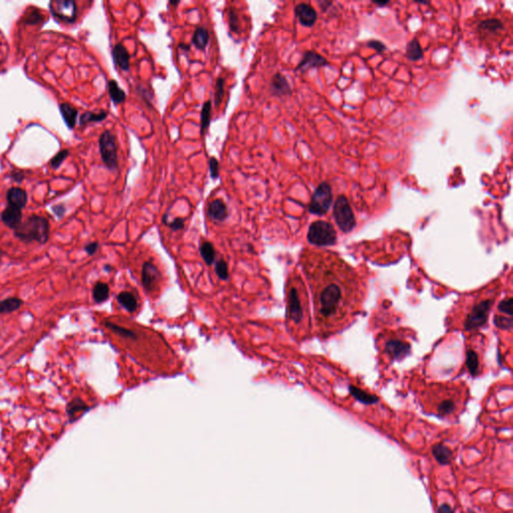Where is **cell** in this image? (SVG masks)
<instances>
[{
    "mask_svg": "<svg viewBox=\"0 0 513 513\" xmlns=\"http://www.w3.org/2000/svg\"><path fill=\"white\" fill-rule=\"evenodd\" d=\"M304 261L314 297L317 333L326 339L343 331L361 313L366 281L334 252L315 250Z\"/></svg>",
    "mask_w": 513,
    "mask_h": 513,
    "instance_id": "1",
    "label": "cell"
},
{
    "mask_svg": "<svg viewBox=\"0 0 513 513\" xmlns=\"http://www.w3.org/2000/svg\"><path fill=\"white\" fill-rule=\"evenodd\" d=\"M463 384H430L423 391V397L433 404L434 411L441 417L450 416L458 411L459 403L467 389Z\"/></svg>",
    "mask_w": 513,
    "mask_h": 513,
    "instance_id": "2",
    "label": "cell"
},
{
    "mask_svg": "<svg viewBox=\"0 0 513 513\" xmlns=\"http://www.w3.org/2000/svg\"><path fill=\"white\" fill-rule=\"evenodd\" d=\"M495 296L494 291L474 296L472 302L467 305V309H465V317L460 326L469 331L484 325L488 319Z\"/></svg>",
    "mask_w": 513,
    "mask_h": 513,
    "instance_id": "3",
    "label": "cell"
},
{
    "mask_svg": "<svg viewBox=\"0 0 513 513\" xmlns=\"http://www.w3.org/2000/svg\"><path fill=\"white\" fill-rule=\"evenodd\" d=\"M14 236L24 244L35 242L45 245L49 240V222L42 215H29L14 230Z\"/></svg>",
    "mask_w": 513,
    "mask_h": 513,
    "instance_id": "4",
    "label": "cell"
},
{
    "mask_svg": "<svg viewBox=\"0 0 513 513\" xmlns=\"http://www.w3.org/2000/svg\"><path fill=\"white\" fill-rule=\"evenodd\" d=\"M303 286L292 285L288 292V315L295 326L309 327V311L307 295Z\"/></svg>",
    "mask_w": 513,
    "mask_h": 513,
    "instance_id": "5",
    "label": "cell"
},
{
    "mask_svg": "<svg viewBox=\"0 0 513 513\" xmlns=\"http://www.w3.org/2000/svg\"><path fill=\"white\" fill-rule=\"evenodd\" d=\"M333 214L338 227L343 232L348 233L352 231L356 225L355 215L348 199L345 195H339L334 204Z\"/></svg>",
    "mask_w": 513,
    "mask_h": 513,
    "instance_id": "6",
    "label": "cell"
},
{
    "mask_svg": "<svg viewBox=\"0 0 513 513\" xmlns=\"http://www.w3.org/2000/svg\"><path fill=\"white\" fill-rule=\"evenodd\" d=\"M100 151L103 163L110 171H114L119 167L116 139L109 130H105L100 137Z\"/></svg>",
    "mask_w": 513,
    "mask_h": 513,
    "instance_id": "7",
    "label": "cell"
},
{
    "mask_svg": "<svg viewBox=\"0 0 513 513\" xmlns=\"http://www.w3.org/2000/svg\"><path fill=\"white\" fill-rule=\"evenodd\" d=\"M336 231L334 227L325 221L314 222L309 229L308 240L311 244L317 246L333 245L336 242Z\"/></svg>",
    "mask_w": 513,
    "mask_h": 513,
    "instance_id": "8",
    "label": "cell"
},
{
    "mask_svg": "<svg viewBox=\"0 0 513 513\" xmlns=\"http://www.w3.org/2000/svg\"><path fill=\"white\" fill-rule=\"evenodd\" d=\"M333 202V192L331 186L323 182L317 187L315 192L312 195L311 202L309 204V212L311 214L323 215L326 214Z\"/></svg>",
    "mask_w": 513,
    "mask_h": 513,
    "instance_id": "9",
    "label": "cell"
},
{
    "mask_svg": "<svg viewBox=\"0 0 513 513\" xmlns=\"http://www.w3.org/2000/svg\"><path fill=\"white\" fill-rule=\"evenodd\" d=\"M51 14L61 22L73 23L77 17V5L73 0H53L49 2Z\"/></svg>",
    "mask_w": 513,
    "mask_h": 513,
    "instance_id": "10",
    "label": "cell"
},
{
    "mask_svg": "<svg viewBox=\"0 0 513 513\" xmlns=\"http://www.w3.org/2000/svg\"><path fill=\"white\" fill-rule=\"evenodd\" d=\"M409 343L401 340L398 337H390L384 342L383 351L384 355L388 356L392 360L400 359L409 351Z\"/></svg>",
    "mask_w": 513,
    "mask_h": 513,
    "instance_id": "11",
    "label": "cell"
},
{
    "mask_svg": "<svg viewBox=\"0 0 513 513\" xmlns=\"http://www.w3.org/2000/svg\"><path fill=\"white\" fill-rule=\"evenodd\" d=\"M328 61L322 56L319 53L313 50H308L304 53L302 61L298 64L296 70L305 72L308 69L311 68H316V67H322V66H327Z\"/></svg>",
    "mask_w": 513,
    "mask_h": 513,
    "instance_id": "12",
    "label": "cell"
},
{
    "mask_svg": "<svg viewBox=\"0 0 513 513\" xmlns=\"http://www.w3.org/2000/svg\"><path fill=\"white\" fill-rule=\"evenodd\" d=\"M296 16L300 23L306 27H312L318 18L317 11L307 3H300L295 8Z\"/></svg>",
    "mask_w": 513,
    "mask_h": 513,
    "instance_id": "13",
    "label": "cell"
},
{
    "mask_svg": "<svg viewBox=\"0 0 513 513\" xmlns=\"http://www.w3.org/2000/svg\"><path fill=\"white\" fill-rule=\"evenodd\" d=\"M22 210H19L17 208L7 206L2 213L0 214V220L1 222L9 229L15 230L19 227V225L22 223Z\"/></svg>",
    "mask_w": 513,
    "mask_h": 513,
    "instance_id": "14",
    "label": "cell"
},
{
    "mask_svg": "<svg viewBox=\"0 0 513 513\" xmlns=\"http://www.w3.org/2000/svg\"><path fill=\"white\" fill-rule=\"evenodd\" d=\"M89 410V406L81 397H75L70 400L65 407V413L70 423L75 422L83 414Z\"/></svg>",
    "mask_w": 513,
    "mask_h": 513,
    "instance_id": "15",
    "label": "cell"
},
{
    "mask_svg": "<svg viewBox=\"0 0 513 513\" xmlns=\"http://www.w3.org/2000/svg\"><path fill=\"white\" fill-rule=\"evenodd\" d=\"M159 278H160V273L156 267L152 263H146L143 267L142 281L144 287L148 292H151L154 290Z\"/></svg>",
    "mask_w": 513,
    "mask_h": 513,
    "instance_id": "16",
    "label": "cell"
},
{
    "mask_svg": "<svg viewBox=\"0 0 513 513\" xmlns=\"http://www.w3.org/2000/svg\"><path fill=\"white\" fill-rule=\"evenodd\" d=\"M6 201L8 206L22 210L27 205L28 195L22 188H11L6 192Z\"/></svg>",
    "mask_w": 513,
    "mask_h": 513,
    "instance_id": "17",
    "label": "cell"
},
{
    "mask_svg": "<svg viewBox=\"0 0 513 513\" xmlns=\"http://www.w3.org/2000/svg\"><path fill=\"white\" fill-rule=\"evenodd\" d=\"M112 57L115 64L122 69L127 71L129 69V53L124 44L117 43L112 48Z\"/></svg>",
    "mask_w": 513,
    "mask_h": 513,
    "instance_id": "18",
    "label": "cell"
},
{
    "mask_svg": "<svg viewBox=\"0 0 513 513\" xmlns=\"http://www.w3.org/2000/svg\"><path fill=\"white\" fill-rule=\"evenodd\" d=\"M272 90L275 95L278 96H285V95H290L292 93V88L286 78L285 75L282 73H276L273 78H272Z\"/></svg>",
    "mask_w": 513,
    "mask_h": 513,
    "instance_id": "19",
    "label": "cell"
},
{
    "mask_svg": "<svg viewBox=\"0 0 513 513\" xmlns=\"http://www.w3.org/2000/svg\"><path fill=\"white\" fill-rule=\"evenodd\" d=\"M432 454L436 461L441 465H449L453 459V453L451 449L442 443L433 445Z\"/></svg>",
    "mask_w": 513,
    "mask_h": 513,
    "instance_id": "20",
    "label": "cell"
},
{
    "mask_svg": "<svg viewBox=\"0 0 513 513\" xmlns=\"http://www.w3.org/2000/svg\"><path fill=\"white\" fill-rule=\"evenodd\" d=\"M60 110L62 113V116L64 119L65 125L67 128L72 129L76 125L77 116H78V111L74 107H72L69 104H61L60 105Z\"/></svg>",
    "mask_w": 513,
    "mask_h": 513,
    "instance_id": "21",
    "label": "cell"
},
{
    "mask_svg": "<svg viewBox=\"0 0 513 513\" xmlns=\"http://www.w3.org/2000/svg\"><path fill=\"white\" fill-rule=\"evenodd\" d=\"M208 214L215 221H225L228 218L227 206L222 200H215L210 204Z\"/></svg>",
    "mask_w": 513,
    "mask_h": 513,
    "instance_id": "22",
    "label": "cell"
},
{
    "mask_svg": "<svg viewBox=\"0 0 513 513\" xmlns=\"http://www.w3.org/2000/svg\"><path fill=\"white\" fill-rule=\"evenodd\" d=\"M23 301L18 297H9L0 301V315L10 314L18 311L23 305Z\"/></svg>",
    "mask_w": 513,
    "mask_h": 513,
    "instance_id": "23",
    "label": "cell"
},
{
    "mask_svg": "<svg viewBox=\"0 0 513 513\" xmlns=\"http://www.w3.org/2000/svg\"><path fill=\"white\" fill-rule=\"evenodd\" d=\"M107 88L109 96L114 105H121L126 101L127 94L125 90L121 88V86H119V84L115 81L113 80L109 81L107 84Z\"/></svg>",
    "mask_w": 513,
    "mask_h": 513,
    "instance_id": "24",
    "label": "cell"
},
{
    "mask_svg": "<svg viewBox=\"0 0 513 513\" xmlns=\"http://www.w3.org/2000/svg\"><path fill=\"white\" fill-rule=\"evenodd\" d=\"M210 41V34L205 27H198L192 35V43L199 49H204Z\"/></svg>",
    "mask_w": 513,
    "mask_h": 513,
    "instance_id": "25",
    "label": "cell"
},
{
    "mask_svg": "<svg viewBox=\"0 0 513 513\" xmlns=\"http://www.w3.org/2000/svg\"><path fill=\"white\" fill-rule=\"evenodd\" d=\"M406 56L412 62H417L423 57V50L417 38H413L407 44Z\"/></svg>",
    "mask_w": 513,
    "mask_h": 513,
    "instance_id": "26",
    "label": "cell"
},
{
    "mask_svg": "<svg viewBox=\"0 0 513 513\" xmlns=\"http://www.w3.org/2000/svg\"><path fill=\"white\" fill-rule=\"evenodd\" d=\"M109 297V287L106 283L97 282L92 289V298L95 303L101 304L107 301Z\"/></svg>",
    "mask_w": 513,
    "mask_h": 513,
    "instance_id": "27",
    "label": "cell"
},
{
    "mask_svg": "<svg viewBox=\"0 0 513 513\" xmlns=\"http://www.w3.org/2000/svg\"><path fill=\"white\" fill-rule=\"evenodd\" d=\"M117 302L128 312L132 313L137 309V301L133 294L129 292H122L117 295Z\"/></svg>",
    "mask_w": 513,
    "mask_h": 513,
    "instance_id": "28",
    "label": "cell"
},
{
    "mask_svg": "<svg viewBox=\"0 0 513 513\" xmlns=\"http://www.w3.org/2000/svg\"><path fill=\"white\" fill-rule=\"evenodd\" d=\"M107 117V112L106 111H101V112H91V111H86L81 115L80 119V125L82 127L86 126L91 123H101L105 121Z\"/></svg>",
    "mask_w": 513,
    "mask_h": 513,
    "instance_id": "29",
    "label": "cell"
},
{
    "mask_svg": "<svg viewBox=\"0 0 513 513\" xmlns=\"http://www.w3.org/2000/svg\"><path fill=\"white\" fill-rule=\"evenodd\" d=\"M503 29L502 22L498 19H487L478 25V30L482 33H496Z\"/></svg>",
    "mask_w": 513,
    "mask_h": 513,
    "instance_id": "30",
    "label": "cell"
},
{
    "mask_svg": "<svg viewBox=\"0 0 513 513\" xmlns=\"http://www.w3.org/2000/svg\"><path fill=\"white\" fill-rule=\"evenodd\" d=\"M212 111V102L208 101L204 104L201 113V134L204 135L211 124V113Z\"/></svg>",
    "mask_w": 513,
    "mask_h": 513,
    "instance_id": "31",
    "label": "cell"
},
{
    "mask_svg": "<svg viewBox=\"0 0 513 513\" xmlns=\"http://www.w3.org/2000/svg\"><path fill=\"white\" fill-rule=\"evenodd\" d=\"M201 255L208 265H212L215 256L214 246L210 242H204L201 246Z\"/></svg>",
    "mask_w": 513,
    "mask_h": 513,
    "instance_id": "32",
    "label": "cell"
},
{
    "mask_svg": "<svg viewBox=\"0 0 513 513\" xmlns=\"http://www.w3.org/2000/svg\"><path fill=\"white\" fill-rule=\"evenodd\" d=\"M225 92V80L223 77H219L215 84V89H214V104L215 107H219Z\"/></svg>",
    "mask_w": 513,
    "mask_h": 513,
    "instance_id": "33",
    "label": "cell"
},
{
    "mask_svg": "<svg viewBox=\"0 0 513 513\" xmlns=\"http://www.w3.org/2000/svg\"><path fill=\"white\" fill-rule=\"evenodd\" d=\"M69 155V151L68 150H61L60 152H57L49 162V165L51 168L53 169H58L63 164H64V161L67 159V156Z\"/></svg>",
    "mask_w": 513,
    "mask_h": 513,
    "instance_id": "34",
    "label": "cell"
},
{
    "mask_svg": "<svg viewBox=\"0 0 513 513\" xmlns=\"http://www.w3.org/2000/svg\"><path fill=\"white\" fill-rule=\"evenodd\" d=\"M215 273L216 275L222 280H227L229 277V271H228V265L225 261L221 260L216 263L215 265Z\"/></svg>",
    "mask_w": 513,
    "mask_h": 513,
    "instance_id": "35",
    "label": "cell"
},
{
    "mask_svg": "<svg viewBox=\"0 0 513 513\" xmlns=\"http://www.w3.org/2000/svg\"><path fill=\"white\" fill-rule=\"evenodd\" d=\"M229 25L230 29L234 32H238L240 29V24H239V17L235 11V9L231 8L229 11Z\"/></svg>",
    "mask_w": 513,
    "mask_h": 513,
    "instance_id": "36",
    "label": "cell"
},
{
    "mask_svg": "<svg viewBox=\"0 0 513 513\" xmlns=\"http://www.w3.org/2000/svg\"><path fill=\"white\" fill-rule=\"evenodd\" d=\"M43 21V15L41 13V11L38 9H33L29 15L25 18L24 22L26 24H36V23H40Z\"/></svg>",
    "mask_w": 513,
    "mask_h": 513,
    "instance_id": "37",
    "label": "cell"
},
{
    "mask_svg": "<svg viewBox=\"0 0 513 513\" xmlns=\"http://www.w3.org/2000/svg\"><path fill=\"white\" fill-rule=\"evenodd\" d=\"M210 171H211V177L213 180H216L219 177V162L216 161L215 157L210 159Z\"/></svg>",
    "mask_w": 513,
    "mask_h": 513,
    "instance_id": "38",
    "label": "cell"
},
{
    "mask_svg": "<svg viewBox=\"0 0 513 513\" xmlns=\"http://www.w3.org/2000/svg\"><path fill=\"white\" fill-rule=\"evenodd\" d=\"M51 210H52L53 214H55L58 219H63L64 214H65V212H66V209H65V206H64V204L54 205V206H52Z\"/></svg>",
    "mask_w": 513,
    "mask_h": 513,
    "instance_id": "39",
    "label": "cell"
},
{
    "mask_svg": "<svg viewBox=\"0 0 513 513\" xmlns=\"http://www.w3.org/2000/svg\"><path fill=\"white\" fill-rule=\"evenodd\" d=\"M368 46H370L371 48L377 50L378 52H383L386 50V45L384 43L379 42V41H375V40H372L368 43Z\"/></svg>",
    "mask_w": 513,
    "mask_h": 513,
    "instance_id": "40",
    "label": "cell"
},
{
    "mask_svg": "<svg viewBox=\"0 0 513 513\" xmlns=\"http://www.w3.org/2000/svg\"><path fill=\"white\" fill-rule=\"evenodd\" d=\"M98 243L97 242H92V243H89L87 244L86 247H85V251H86V254L89 255V256H92L96 253V251L98 250Z\"/></svg>",
    "mask_w": 513,
    "mask_h": 513,
    "instance_id": "41",
    "label": "cell"
},
{
    "mask_svg": "<svg viewBox=\"0 0 513 513\" xmlns=\"http://www.w3.org/2000/svg\"><path fill=\"white\" fill-rule=\"evenodd\" d=\"M169 226L171 227L172 230H174V231H179V230L184 229V227H185V222H184V220H183V219L177 218V219H174L171 223H170V224H169Z\"/></svg>",
    "mask_w": 513,
    "mask_h": 513,
    "instance_id": "42",
    "label": "cell"
},
{
    "mask_svg": "<svg viewBox=\"0 0 513 513\" xmlns=\"http://www.w3.org/2000/svg\"><path fill=\"white\" fill-rule=\"evenodd\" d=\"M9 177L12 179L14 182L21 184L22 181L24 180V174L22 173V171H13L10 174H9Z\"/></svg>",
    "mask_w": 513,
    "mask_h": 513,
    "instance_id": "43",
    "label": "cell"
},
{
    "mask_svg": "<svg viewBox=\"0 0 513 513\" xmlns=\"http://www.w3.org/2000/svg\"><path fill=\"white\" fill-rule=\"evenodd\" d=\"M438 513H455L454 510L452 509V507L449 505V504H442L439 508H438Z\"/></svg>",
    "mask_w": 513,
    "mask_h": 513,
    "instance_id": "44",
    "label": "cell"
},
{
    "mask_svg": "<svg viewBox=\"0 0 513 513\" xmlns=\"http://www.w3.org/2000/svg\"><path fill=\"white\" fill-rule=\"evenodd\" d=\"M180 47H184L183 49H185V50H190V45H187V44L182 43V44H180Z\"/></svg>",
    "mask_w": 513,
    "mask_h": 513,
    "instance_id": "45",
    "label": "cell"
},
{
    "mask_svg": "<svg viewBox=\"0 0 513 513\" xmlns=\"http://www.w3.org/2000/svg\"><path fill=\"white\" fill-rule=\"evenodd\" d=\"M374 3H375V4H377V5H380V6H385V5H387L389 2H374Z\"/></svg>",
    "mask_w": 513,
    "mask_h": 513,
    "instance_id": "46",
    "label": "cell"
},
{
    "mask_svg": "<svg viewBox=\"0 0 513 513\" xmlns=\"http://www.w3.org/2000/svg\"><path fill=\"white\" fill-rule=\"evenodd\" d=\"M3 256H4V252H3V251H2L1 249H0V262H1V260H2V258H3Z\"/></svg>",
    "mask_w": 513,
    "mask_h": 513,
    "instance_id": "47",
    "label": "cell"
},
{
    "mask_svg": "<svg viewBox=\"0 0 513 513\" xmlns=\"http://www.w3.org/2000/svg\"><path fill=\"white\" fill-rule=\"evenodd\" d=\"M179 3H180L179 1H171V4H172V5H177Z\"/></svg>",
    "mask_w": 513,
    "mask_h": 513,
    "instance_id": "48",
    "label": "cell"
},
{
    "mask_svg": "<svg viewBox=\"0 0 513 513\" xmlns=\"http://www.w3.org/2000/svg\"><path fill=\"white\" fill-rule=\"evenodd\" d=\"M469 513H474V512H469Z\"/></svg>",
    "mask_w": 513,
    "mask_h": 513,
    "instance_id": "49",
    "label": "cell"
}]
</instances>
